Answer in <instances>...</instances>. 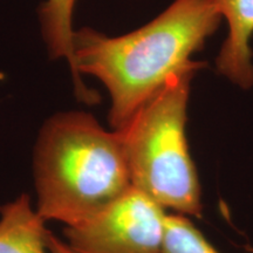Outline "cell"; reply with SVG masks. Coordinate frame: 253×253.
Returning <instances> with one entry per match:
<instances>
[{
	"instance_id": "6da1fadb",
	"label": "cell",
	"mask_w": 253,
	"mask_h": 253,
	"mask_svg": "<svg viewBox=\"0 0 253 253\" xmlns=\"http://www.w3.org/2000/svg\"><path fill=\"white\" fill-rule=\"evenodd\" d=\"M223 20L212 0H175L138 30L109 38L84 27L74 32L75 72L104 84L112 106L109 122L119 130L173 77L199 71L205 62L191 58Z\"/></svg>"
},
{
	"instance_id": "7a4b0ae2",
	"label": "cell",
	"mask_w": 253,
	"mask_h": 253,
	"mask_svg": "<svg viewBox=\"0 0 253 253\" xmlns=\"http://www.w3.org/2000/svg\"><path fill=\"white\" fill-rule=\"evenodd\" d=\"M38 213L74 226L131 186L121 135L90 114L60 113L46 122L34 157Z\"/></svg>"
},
{
	"instance_id": "3957f363",
	"label": "cell",
	"mask_w": 253,
	"mask_h": 253,
	"mask_svg": "<svg viewBox=\"0 0 253 253\" xmlns=\"http://www.w3.org/2000/svg\"><path fill=\"white\" fill-rule=\"evenodd\" d=\"M198 71L173 77L119 129L131 186L172 213L199 217L202 189L186 137L190 87Z\"/></svg>"
},
{
	"instance_id": "277c9868",
	"label": "cell",
	"mask_w": 253,
	"mask_h": 253,
	"mask_svg": "<svg viewBox=\"0 0 253 253\" xmlns=\"http://www.w3.org/2000/svg\"><path fill=\"white\" fill-rule=\"evenodd\" d=\"M167 210L130 186L99 212L66 226L77 253H162Z\"/></svg>"
},
{
	"instance_id": "5b68a950",
	"label": "cell",
	"mask_w": 253,
	"mask_h": 253,
	"mask_svg": "<svg viewBox=\"0 0 253 253\" xmlns=\"http://www.w3.org/2000/svg\"><path fill=\"white\" fill-rule=\"evenodd\" d=\"M220 17L225 19L229 33L216 59L219 74L233 84L253 87V0H212Z\"/></svg>"
},
{
	"instance_id": "8992f818",
	"label": "cell",
	"mask_w": 253,
	"mask_h": 253,
	"mask_svg": "<svg viewBox=\"0 0 253 253\" xmlns=\"http://www.w3.org/2000/svg\"><path fill=\"white\" fill-rule=\"evenodd\" d=\"M0 253H49L45 220L26 195L0 209Z\"/></svg>"
},
{
	"instance_id": "52a82bcc",
	"label": "cell",
	"mask_w": 253,
	"mask_h": 253,
	"mask_svg": "<svg viewBox=\"0 0 253 253\" xmlns=\"http://www.w3.org/2000/svg\"><path fill=\"white\" fill-rule=\"evenodd\" d=\"M75 0H48L40 9L41 24L45 40L50 54L54 58H66L72 68L74 78L75 91L84 101L94 102L95 95L87 89L84 82L78 78L75 72V60L73 53L72 15Z\"/></svg>"
},
{
	"instance_id": "ba28073f",
	"label": "cell",
	"mask_w": 253,
	"mask_h": 253,
	"mask_svg": "<svg viewBox=\"0 0 253 253\" xmlns=\"http://www.w3.org/2000/svg\"><path fill=\"white\" fill-rule=\"evenodd\" d=\"M162 253H219L188 216L168 213Z\"/></svg>"
},
{
	"instance_id": "9c48e42d",
	"label": "cell",
	"mask_w": 253,
	"mask_h": 253,
	"mask_svg": "<svg viewBox=\"0 0 253 253\" xmlns=\"http://www.w3.org/2000/svg\"><path fill=\"white\" fill-rule=\"evenodd\" d=\"M47 245H48L49 253H77L68 244H63L61 240L53 236V233L49 231L47 235Z\"/></svg>"
}]
</instances>
